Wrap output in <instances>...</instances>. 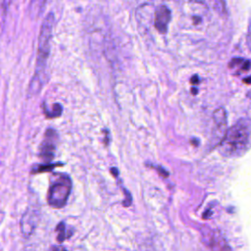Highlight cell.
<instances>
[{
    "label": "cell",
    "mask_w": 251,
    "mask_h": 251,
    "mask_svg": "<svg viewBox=\"0 0 251 251\" xmlns=\"http://www.w3.org/2000/svg\"><path fill=\"white\" fill-rule=\"evenodd\" d=\"M53 26H54V15L53 13H49L44 18L40 27V32L38 36L35 72L28 87L29 95H35L36 93H38L44 84L45 76H46V73H45L46 63L50 53V42L52 37Z\"/></svg>",
    "instance_id": "6da1fadb"
},
{
    "label": "cell",
    "mask_w": 251,
    "mask_h": 251,
    "mask_svg": "<svg viewBox=\"0 0 251 251\" xmlns=\"http://www.w3.org/2000/svg\"><path fill=\"white\" fill-rule=\"evenodd\" d=\"M219 151L226 157H239L251 147V123L240 120L226 130L219 143Z\"/></svg>",
    "instance_id": "7a4b0ae2"
},
{
    "label": "cell",
    "mask_w": 251,
    "mask_h": 251,
    "mask_svg": "<svg viewBox=\"0 0 251 251\" xmlns=\"http://www.w3.org/2000/svg\"><path fill=\"white\" fill-rule=\"evenodd\" d=\"M72 190V181L69 176H61L55 179L54 182L51 183L47 201L51 207L60 209L64 207L68 201V198L71 194Z\"/></svg>",
    "instance_id": "3957f363"
},
{
    "label": "cell",
    "mask_w": 251,
    "mask_h": 251,
    "mask_svg": "<svg viewBox=\"0 0 251 251\" xmlns=\"http://www.w3.org/2000/svg\"><path fill=\"white\" fill-rule=\"evenodd\" d=\"M39 221V210L37 207L29 206L26 208L25 212L24 213L21 223H20V228L22 235L25 238H28L32 235L34 232L37 224Z\"/></svg>",
    "instance_id": "277c9868"
},
{
    "label": "cell",
    "mask_w": 251,
    "mask_h": 251,
    "mask_svg": "<svg viewBox=\"0 0 251 251\" xmlns=\"http://www.w3.org/2000/svg\"><path fill=\"white\" fill-rule=\"evenodd\" d=\"M55 137H56V132L52 128H49L46 130L45 138L40 145V157L45 162H50L54 158V152L56 149L55 141H54Z\"/></svg>",
    "instance_id": "5b68a950"
},
{
    "label": "cell",
    "mask_w": 251,
    "mask_h": 251,
    "mask_svg": "<svg viewBox=\"0 0 251 251\" xmlns=\"http://www.w3.org/2000/svg\"><path fill=\"white\" fill-rule=\"evenodd\" d=\"M170 21H171L170 9L165 5L159 6L155 12L154 24H155L156 29L160 33H166L168 30V25H169Z\"/></svg>",
    "instance_id": "8992f818"
},
{
    "label": "cell",
    "mask_w": 251,
    "mask_h": 251,
    "mask_svg": "<svg viewBox=\"0 0 251 251\" xmlns=\"http://www.w3.org/2000/svg\"><path fill=\"white\" fill-rule=\"evenodd\" d=\"M209 245L212 251H230L229 246L226 244L224 238L218 233H213L209 239Z\"/></svg>",
    "instance_id": "52a82bcc"
},
{
    "label": "cell",
    "mask_w": 251,
    "mask_h": 251,
    "mask_svg": "<svg viewBox=\"0 0 251 251\" xmlns=\"http://www.w3.org/2000/svg\"><path fill=\"white\" fill-rule=\"evenodd\" d=\"M213 119L218 129H225L226 126V114L224 108H218L213 114Z\"/></svg>",
    "instance_id": "ba28073f"
},
{
    "label": "cell",
    "mask_w": 251,
    "mask_h": 251,
    "mask_svg": "<svg viewBox=\"0 0 251 251\" xmlns=\"http://www.w3.org/2000/svg\"><path fill=\"white\" fill-rule=\"evenodd\" d=\"M46 1L47 0H30L29 7H28L29 15L33 18L39 16L44 9Z\"/></svg>",
    "instance_id": "9c48e42d"
},
{
    "label": "cell",
    "mask_w": 251,
    "mask_h": 251,
    "mask_svg": "<svg viewBox=\"0 0 251 251\" xmlns=\"http://www.w3.org/2000/svg\"><path fill=\"white\" fill-rule=\"evenodd\" d=\"M62 113V107L60 104H54L53 105V109L51 112H45L46 116L48 118H54V117H58L60 116Z\"/></svg>",
    "instance_id": "30bf717a"
},
{
    "label": "cell",
    "mask_w": 251,
    "mask_h": 251,
    "mask_svg": "<svg viewBox=\"0 0 251 251\" xmlns=\"http://www.w3.org/2000/svg\"><path fill=\"white\" fill-rule=\"evenodd\" d=\"M57 230H58V240L61 242L63 240H65V238L67 237L65 235L66 233V230H65V226H64V224L61 223L58 226H57Z\"/></svg>",
    "instance_id": "8fae6325"
},
{
    "label": "cell",
    "mask_w": 251,
    "mask_h": 251,
    "mask_svg": "<svg viewBox=\"0 0 251 251\" xmlns=\"http://www.w3.org/2000/svg\"><path fill=\"white\" fill-rule=\"evenodd\" d=\"M247 44H248V48L251 50V16L249 18V24H248V29H247Z\"/></svg>",
    "instance_id": "7c38bea8"
},
{
    "label": "cell",
    "mask_w": 251,
    "mask_h": 251,
    "mask_svg": "<svg viewBox=\"0 0 251 251\" xmlns=\"http://www.w3.org/2000/svg\"><path fill=\"white\" fill-rule=\"evenodd\" d=\"M13 0H2V11H3V17H5L7 9L10 7Z\"/></svg>",
    "instance_id": "4fadbf2b"
},
{
    "label": "cell",
    "mask_w": 251,
    "mask_h": 251,
    "mask_svg": "<svg viewBox=\"0 0 251 251\" xmlns=\"http://www.w3.org/2000/svg\"><path fill=\"white\" fill-rule=\"evenodd\" d=\"M198 76L197 75H194V76H192V78H191V83L192 84H195V83H198Z\"/></svg>",
    "instance_id": "5bb4252c"
},
{
    "label": "cell",
    "mask_w": 251,
    "mask_h": 251,
    "mask_svg": "<svg viewBox=\"0 0 251 251\" xmlns=\"http://www.w3.org/2000/svg\"><path fill=\"white\" fill-rule=\"evenodd\" d=\"M53 251H67V250L64 247H62V246H57V247H55L53 249Z\"/></svg>",
    "instance_id": "9a60e30c"
}]
</instances>
